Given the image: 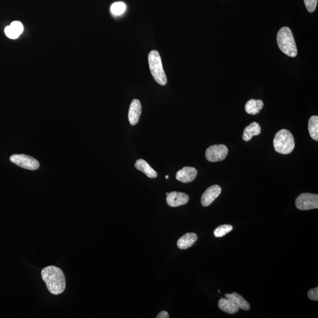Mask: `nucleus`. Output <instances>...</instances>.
<instances>
[{
    "instance_id": "1",
    "label": "nucleus",
    "mask_w": 318,
    "mask_h": 318,
    "mask_svg": "<svg viewBox=\"0 0 318 318\" xmlns=\"http://www.w3.org/2000/svg\"><path fill=\"white\" fill-rule=\"evenodd\" d=\"M42 277L51 294L57 295L64 291L66 281L60 268L55 266L45 267L42 271Z\"/></svg>"
},
{
    "instance_id": "2",
    "label": "nucleus",
    "mask_w": 318,
    "mask_h": 318,
    "mask_svg": "<svg viewBox=\"0 0 318 318\" xmlns=\"http://www.w3.org/2000/svg\"><path fill=\"white\" fill-rule=\"evenodd\" d=\"M277 43L283 53L289 57H295L298 54L297 45L291 29L287 27L280 29L277 35Z\"/></svg>"
},
{
    "instance_id": "3",
    "label": "nucleus",
    "mask_w": 318,
    "mask_h": 318,
    "mask_svg": "<svg viewBox=\"0 0 318 318\" xmlns=\"http://www.w3.org/2000/svg\"><path fill=\"white\" fill-rule=\"evenodd\" d=\"M295 143L292 134L286 129H282L277 132L273 139V147L279 154H291L295 148Z\"/></svg>"
},
{
    "instance_id": "4",
    "label": "nucleus",
    "mask_w": 318,
    "mask_h": 318,
    "mask_svg": "<svg viewBox=\"0 0 318 318\" xmlns=\"http://www.w3.org/2000/svg\"><path fill=\"white\" fill-rule=\"evenodd\" d=\"M148 60L150 70L156 82L160 85H166L167 82V77L164 73L159 53L157 51L150 52Z\"/></svg>"
},
{
    "instance_id": "5",
    "label": "nucleus",
    "mask_w": 318,
    "mask_h": 318,
    "mask_svg": "<svg viewBox=\"0 0 318 318\" xmlns=\"http://www.w3.org/2000/svg\"><path fill=\"white\" fill-rule=\"evenodd\" d=\"M296 207L299 210L308 211L318 208V195L304 193L298 196L295 201Z\"/></svg>"
},
{
    "instance_id": "6",
    "label": "nucleus",
    "mask_w": 318,
    "mask_h": 318,
    "mask_svg": "<svg viewBox=\"0 0 318 318\" xmlns=\"http://www.w3.org/2000/svg\"><path fill=\"white\" fill-rule=\"evenodd\" d=\"M12 163L24 169L35 170L39 169V162L32 157L26 155H13L10 157Z\"/></svg>"
},
{
    "instance_id": "7",
    "label": "nucleus",
    "mask_w": 318,
    "mask_h": 318,
    "mask_svg": "<svg viewBox=\"0 0 318 318\" xmlns=\"http://www.w3.org/2000/svg\"><path fill=\"white\" fill-rule=\"evenodd\" d=\"M228 154V149L224 145L210 146L206 151V158L209 161L217 162L224 160Z\"/></svg>"
},
{
    "instance_id": "8",
    "label": "nucleus",
    "mask_w": 318,
    "mask_h": 318,
    "mask_svg": "<svg viewBox=\"0 0 318 318\" xmlns=\"http://www.w3.org/2000/svg\"><path fill=\"white\" fill-rule=\"evenodd\" d=\"M189 196L186 193L171 192L167 196L166 202L170 207L176 208L188 204Z\"/></svg>"
},
{
    "instance_id": "9",
    "label": "nucleus",
    "mask_w": 318,
    "mask_h": 318,
    "mask_svg": "<svg viewBox=\"0 0 318 318\" xmlns=\"http://www.w3.org/2000/svg\"><path fill=\"white\" fill-rule=\"evenodd\" d=\"M221 192L222 189L219 185H215L210 187L202 196V205L205 207H208L219 197Z\"/></svg>"
},
{
    "instance_id": "10",
    "label": "nucleus",
    "mask_w": 318,
    "mask_h": 318,
    "mask_svg": "<svg viewBox=\"0 0 318 318\" xmlns=\"http://www.w3.org/2000/svg\"><path fill=\"white\" fill-rule=\"evenodd\" d=\"M142 105L138 99H134L130 106L129 114V123L131 125L135 126L138 124L142 114Z\"/></svg>"
},
{
    "instance_id": "11",
    "label": "nucleus",
    "mask_w": 318,
    "mask_h": 318,
    "mask_svg": "<svg viewBox=\"0 0 318 318\" xmlns=\"http://www.w3.org/2000/svg\"><path fill=\"white\" fill-rule=\"evenodd\" d=\"M198 171L194 167H185L177 171L176 178L177 180L184 183L193 182L197 176Z\"/></svg>"
},
{
    "instance_id": "12",
    "label": "nucleus",
    "mask_w": 318,
    "mask_h": 318,
    "mask_svg": "<svg viewBox=\"0 0 318 318\" xmlns=\"http://www.w3.org/2000/svg\"><path fill=\"white\" fill-rule=\"evenodd\" d=\"M24 31V26L20 21L12 22L10 26L5 27L4 32L8 38L14 40L19 37Z\"/></svg>"
},
{
    "instance_id": "13",
    "label": "nucleus",
    "mask_w": 318,
    "mask_h": 318,
    "mask_svg": "<svg viewBox=\"0 0 318 318\" xmlns=\"http://www.w3.org/2000/svg\"><path fill=\"white\" fill-rule=\"evenodd\" d=\"M197 234L195 233H187L181 237L177 242V246L180 249L185 250L192 247L198 241Z\"/></svg>"
},
{
    "instance_id": "14",
    "label": "nucleus",
    "mask_w": 318,
    "mask_h": 318,
    "mask_svg": "<svg viewBox=\"0 0 318 318\" xmlns=\"http://www.w3.org/2000/svg\"><path fill=\"white\" fill-rule=\"evenodd\" d=\"M137 169L145 173L149 178L155 179L158 176V173L150 166L147 161L140 159L137 160L135 164Z\"/></svg>"
},
{
    "instance_id": "15",
    "label": "nucleus",
    "mask_w": 318,
    "mask_h": 318,
    "mask_svg": "<svg viewBox=\"0 0 318 318\" xmlns=\"http://www.w3.org/2000/svg\"><path fill=\"white\" fill-rule=\"evenodd\" d=\"M218 307L224 313L235 314L239 311V308L234 302L228 298H221L218 302Z\"/></svg>"
},
{
    "instance_id": "16",
    "label": "nucleus",
    "mask_w": 318,
    "mask_h": 318,
    "mask_svg": "<svg viewBox=\"0 0 318 318\" xmlns=\"http://www.w3.org/2000/svg\"><path fill=\"white\" fill-rule=\"evenodd\" d=\"M261 133V128L260 124L253 122L245 128L242 138L245 142H249L254 136L260 135Z\"/></svg>"
},
{
    "instance_id": "17",
    "label": "nucleus",
    "mask_w": 318,
    "mask_h": 318,
    "mask_svg": "<svg viewBox=\"0 0 318 318\" xmlns=\"http://www.w3.org/2000/svg\"><path fill=\"white\" fill-rule=\"evenodd\" d=\"M264 106V102L261 100L251 99L246 103L245 108L246 113L256 115L260 113Z\"/></svg>"
},
{
    "instance_id": "18",
    "label": "nucleus",
    "mask_w": 318,
    "mask_h": 318,
    "mask_svg": "<svg viewBox=\"0 0 318 318\" xmlns=\"http://www.w3.org/2000/svg\"><path fill=\"white\" fill-rule=\"evenodd\" d=\"M225 297L232 301L239 309L246 311L250 310L251 305L249 302L236 292H233L232 294H226Z\"/></svg>"
},
{
    "instance_id": "19",
    "label": "nucleus",
    "mask_w": 318,
    "mask_h": 318,
    "mask_svg": "<svg viewBox=\"0 0 318 318\" xmlns=\"http://www.w3.org/2000/svg\"><path fill=\"white\" fill-rule=\"evenodd\" d=\"M308 130L311 138L318 141V116H311L309 120Z\"/></svg>"
},
{
    "instance_id": "20",
    "label": "nucleus",
    "mask_w": 318,
    "mask_h": 318,
    "mask_svg": "<svg viewBox=\"0 0 318 318\" xmlns=\"http://www.w3.org/2000/svg\"><path fill=\"white\" fill-rule=\"evenodd\" d=\"M233 230V226L230 224H222L216 227L214 230L213 234L214 236L217 238H222L225 236L226 234L230 232Z\"/></svg>"
},
{
    "instance_id": "21",
    "label": "nucleus",
    "mask_w": 318,
    "mask_h": 318,
    "mask_svg": "<svg viewBox=\"0 0 318 318\" xmlns=\"http://www.w3.org/2000/svg\"><path fill=\"white\" fill-rule=\"evenodd\" d=\"M126 10V5L123 2H116L111 5L110 10L114 15H120Z\"/></svg>"
},
{
    "instance_id": "22",
    "label": "nucleus",
    "mask_w": 318,
    "mask_h": 318,
    "mask_svg": "<svg viewBox=\"0 0 318 318\" xmlns=\"http://www.w3.org/2000/svg\"><path fill=\"white\" fill-rule=\"evenodd\" d=\"M304 3L309 12H313L316 10L318 0H304Z\"/></svg>"
},
{
    "instance_id": "23",
    "label": "nucleus",
    "mask_w": 318,
    "mask_h": 318,
    "mask_svg": "<svg viewBox=\"0 0 318 318\" xmlns=\"http://www.w3.org/2000/svg\"><path fill=\"white\" fill-rule=\"evenodd\" d=\"M308 297L312 301H318V287L311 289L308 292Z\"/></svg>"
},
{
    "instance_id": "24",
    "label": "nucleus",
    "mask_w": 318,
    "mask_h": 318,
    "mask_svg": "<svg viewBox=\"0 0 318 318\" xmlns=\"http://www.w3.org/2000/svg\"><path fill=\"white\" fill-rule=\"evenodd\" d=\"M157 318H169V314L167 313L166 311H161L159 313L157 317Z\"/></svg>"
},
{
    "instance_id": "25",
    "label": "nucleus",
    "mask_w": 318,
    "mask_h": 318,
    "mask_svg": "<svg viewBox=\"0 0 318 318\" xmlns=\"http://www.w3.org/2000/svg\"><path fill=\"white\" fill-rule=\"evenodd\" d=\"M166 178L167 179H169V176H166Z\"/></svg>"
},
{
    "instance_id": "26",
    "label": "nucleus",
    "mask_w": 318,
    "mask_h": 318,
    "mask_svg": "<svg viewBox=\"0 0 318 318\" xmlns=\"http://www.w3.org/2000/svg\"><path fill=\"white\" fill-rule=\"evenodd\" d=\"M168 194H169V193H166V196H167V195H168Z\"/></svg>"
},
{
    "instance_id": "27",
    "label": "nucleus",
    "mask_w": 318,
    "mask_h": 318,
    "mask_svg": "<svg viewBox=\"0 0 318 318\" xmlns=\"http://www.w3.org/2000/svg\"><path fill=\"white\" fill-rule=\"evenodd\" d=\"M218 292L220 293V291H219V290H218Z\"/></svg>"
}]
</instances>
